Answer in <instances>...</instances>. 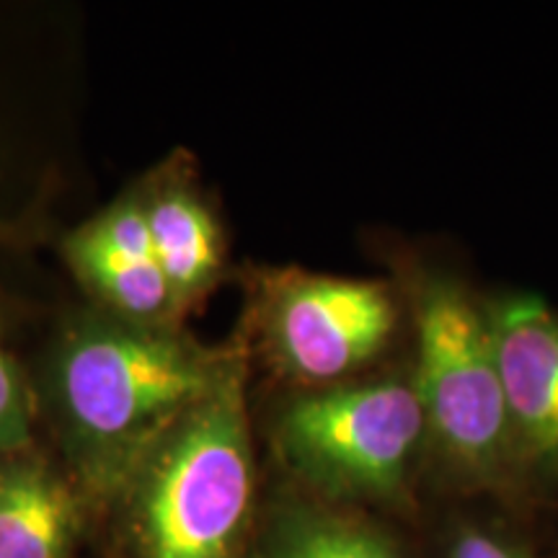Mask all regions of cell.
<instances>
[{
    "label": "cell",
    "mask_w": 558,
    "mask_h": 558,
    "mask_svg": "<svg viewBox=\"0 0 558 558\" xmlns=\"http://www.w3.org/2000/svg\"><path fill=\"white\" fill-rule=\"evenodd\" d=\"M233 352L107 313L70 326L50 365V401L65 471L90 509L117 505L166 432L218 386Z\"/></svg>",
    "instance_id": "1"
},
{
    "label": "cell",
    "mask_w": 558,
    "mask_h": 558,
    "mask_svg": "<svg viewBox=\"0 0 558 558\" xmlns=\"http://www.w3.org/2000/svg\"><path fill=\"white\" fill-rule=\"evenodd\" d=\"M111 512L124 558L254 556L256 460L241 349L143 460Z\"/></svg>",
    "instance_id": "2"
},
{
    "label": "cell",
    "mask_w": 558,
    "mask_h": 558,
    "mask_svg": "<svg viewBox=\"0 0 558 558\" xmlns=\"http://www.w3.org/2000/svg\"><path fill=\"white\" fill-rule=\"evenodd\" d=\"M401 295L414 320L411 380L427 422V452L463 492L514 486L520 476L486 303L437 269H411Z\"/></svg>",
    "instance_id": "3"
},
{
    "label": "cell",
    "mask_w": 558,
    "mask_h": 558,
    "mask_svg": "<svg viewBox=\"0 0 558 558\" xmlns=\"http://www.w3.org/2000/svg\"><path fill=\"white\" fill-rule=\"evenodd\" d=\"M279 463L326 505H411L427 422L411 375L305 390L275 422Z\"/></svg>",
    "instance_id": "4"
},
{
    "label": "cell",
    "mask_w": 558,
    "mask_h": 558,
    "mask_svg": "<svg viewBox=\"0 0 558 558\" xmlns=\"http://www.w3.org/2000/svg\"><path fill=\"white\" fill-rule=\"evenodd\" d=\"M267 362L308 390L333 388L386 352L403 320V295L378 279L267 271L259 290Z\"/></svg>",
    "instance_id": "5"
},
{
    "label": "cell",
    "mask_w": 558,
    "mask_h": 558,
    "mask_svg": "<svg viewBox=\"0 0 558 558\" xmlns=\"http://www.w3.org/2000/svg\"><path fill=\"white\" fill-rule=\"evenodd\" d=\"M520 481L558 478V313L541 298L486 303Z\"/></svg>",
    "instance_id": "6"
},
{
    "label": "cell",
    "mask_w": 558,
    "mask_h": 558,
    "mask_svg": "<svg viewBox=\"0 0 558 558\" xmlns=\"http://www.w3.org/2000/svg\"><path fill=\"white\" fill-rule=\"evenodd\" d=\"M94 512L45 452L0 456V558H73Z\"/></svg>",
    "instance_id": "7"
},
{
    "label": "cell",
    "mask_w": 558,
    "mask_h": 558,
    "mask_svg": "<svg viewBox=\"0 0 558 558\" xmlns=\"http://www.w3.org/2000/svg\"><path fill=\"white\" fill-rule=\"evenodd\" d=\"M153 256L177 303L179 316L215 288L226 267V239L218 218L190 173L166 171L140 192Z\"/></svg>",
    "instance_id": "8"
},
{
    "label": "cell",
    "mask_w": 558,
    "mask_h": 558,
    "mask_svg": "<svg viewBox=\"0 0 558 558\" xmlns=\"http://www.w3.org/2000/svg\"><path fill=\"white\" fill-rule=\"evenodd\" d=\"M251 558H407L383 530L349 507L305 494L277 501Z\"/></svg>",
    "instance_id": "9"
},
{
    "label": "cell",
    "mask_w": 558,
    "mask_h": 558,
    "mask_svg": "<svg viewBox=\"0 0 558 558\" xmlns=\"http://www.w3.org/2000/svg\"><path fill=\"white\" fill-rule=\"evenodd\" d=\"M65 254L81 282L107 308V316L140 326H173L179 311L156 262L120 254L88 226L70 235Z\"/></svg>",
    "instance_id": "10"
},
{
    "label": "cell",
    "mask_w": 558,
    "mask_h": 558,
    "mask_svg": "<svg viewBox=\"0 0 558 558\" xmlns=\"http://www.w3.org/2000/svg\"><path fill=\"white\" fill-rule=\"evenodd\" d=\"M34 445L32 393L0 339V456Z\"/></svg>",
    "instance_id": "11"
},
{
    "label": "cell",
    "mask_w": 558,
    "mask_h": 558,
    "mask_svg": "<svg viewBox=\"0 0 558 558\" xmlns=\"http://www.w3.org/2000/svg\"><path fill=\"white\" fill-rule=\"evenodd\" d=\"M445 558H533L525 546L497 527L463 522L450 530Z\"/></svg>",
    "instance_id": "12"
}]
</instances>
